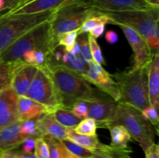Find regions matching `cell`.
Segmentation results:
<instances>
[{"mask_svg": "<svg viewBox=\"0 0 159 158\" xmlns=\"http://www.w3.org/2000/svg\"><path fill=\"white\" fill-rule=\"evenodd\" d=\"M42 67L49 73L54 82L62 108L71 110L76 102L102 98L82 75L67 67L49 63Z\"/></svg>", "mask_w": 159, "mask_h": 158, "instance_id": "1", "label": "cell"}, {"mask_svg": "<svg viewBox=\"0 0 159 158\" xmlns=\"http://www.w3.org/2000/svg\"><path fill=\"white\" fill-rule=\"evenodd\" d=\"M99 12L107 15L112 24L124 25L134 29L146 40L152 55L159 54V7L147 10Z\"/></svg>", "mask_w": 159, "mask_h": 158, "instance_id": "2", "label": "cell"}, {"mask_svg": "<svg viewBox=\"0 0 159 158\" xmlns=\"http://www.w3.org/2000/svg\"><path fill=\"white\" fill-rule=\"evenodd\" d=\"M51 20L31 29L2 51L0 63H11L21 60L25 53L33 50L43 51L46 57L51 54L58 46L51 33Z\"/></svg>", "mask_w": 159, "mask_h": 158, "instance_id": "3", "label": "cell"}, {"mask_svg": "<svg viewBox=\"0 0 159 158\" xmlns=\"http://www.w3.org/2000/svg\"><path fill=\"white\" fill-rule=\"evenodd\" d=\"M114 125L124 126L144 151L155 143V136L157 134L155 127L144 119L139 109L128 104L122 102L117 103L114 117L107 129Z\"/></svg>", "mask_w": 159, "mask_h": 158, "instance_id": "4", "label": "cell"}, {"mask_svg": "<svg viewBox=\"0 0 159 158\" xmlns=\"http://www.w3.org/2000/svg\"><path fill=\"white\" fill-rule=\"evenodd\" d=\"M148 68H131L127 72L113 75L120 93V102H124L142 111L150 105L148 88Z\"/></svg>", "mask_w": 159, "mask_h": 158, "instance_id": "5", "label": "cell"}, {"mask_svg": "<svg viewBox=\"0 0 159 158\" xmlns=\"http://www.w3.org/2000/svg\"><path fill=\"white\" fill-rule=\"evenodd\" d=\"M54 11L20 15L0 14V53L35 26L51 20Z\"/></svg>", "mask_w": 159, "mask_h": 158, "instance_id": "6", "label": "cell"}, {"mask_svg": "<svg viewBox=\"0 0 159 158\" xmlns=\"http://www.w3.org/2000/svg\"><path fill=\"white\" fill-rule=\"evenodd\" d=\"M96 12V10L82 0H69L53 14L51 20L53 37L57 40L59 35L71 31H79L84 22Z\"/></svg>", "mask_w": 159, "mask_h": 158, "instance_id": "7", "label": "cell"}, {"mask_svg": "<svg viewBox=\"0 0 159 158\" xmlns=\"http://www.w3.org/2000/svg\"><path fill=\"white\" fill-rule=\"evenodd\" d=\"M26 97L41 104L53 113L61 107L60 99L49 73L43 67H39L35 77L25 94Z\"/></svg>", "mask_w": 159, "mask_h": 158, "instance_id": "8", "label": "cell"}, {"mask_svg": "<svg viewBox=\"0 0 159 158\" xmlns=\"http://www.w3.org/2000/svg\"><path fill=\"white\" fill-rule=\"evenodd\" d=\"M82 77L89 83L96 85L104 94H108L114 102H120V93L117 83L101 64L92 61L86 73Z\"/></svg>", "mask_w": 159, "mask_h": 158, "instance_id": "9", "label": "cell"}, {"mask_svg": "<svg viewBox=\"0 0 159 158\" xmlns=\"http://www.w3.org/2000/svg\"><path fill=\"white\" fill-rule=\"evenodd\" d=\"M130 43L134 53V65L132 68L148 65L153 57L146 40L134 29L124 25H119Z\"/></svg>", "mask_w": 159, "mask_h": 158, "instance_id": "10", "label": "cell"}, {"mask_svg": "<svg viewBox=\"0 0 159 158\" xmlns=\"http://www.w3.org/2000/svg\"><path fill=\"white\" fill-rule=\"evenodd\" d=\"M10 87L19 96L25 95L35 77L39 67L26 64L23 60L12 62Z\"/></svg>", "mask_w": 159, "mask_h": 158, "instance_id": "11", "label": "cell"}, {"mask_svg": "<svg viewBox=\"0 0 159 158\" xmlns=\"http://www.w3.org/2000/svg\"><path fill=\"white\" fill-rule=\"evenodd\" d=\"M89 6L98 12L147 10L152 9L145 0H82Z\"/></svg>", "mask_w": 159, "mask_h": 158, "instance_id": "12", "label": "cell"}, {"mask_svg": "<svg viewBox=\"0 0 159 158\" xmlns=\"http://www.w3.org/2000/svg\"><path fill=\"white\" fill-rule=\"evenodd\" d=\"M85 102L88 107L87 117L94 119L96 122L97 127L107 129V125L114 117L117 104L105 98Z\"/></svg>", "mask_w": 159, "mask_h": 158, "instance_id": "13", "label": "cell"}, {"mask_svg": "<svg viewBox=\"0 0 159 158\" xmlns=\"http://www.w3.org/2000/svg\"><path fill=\"white\" fill-rule=\"evenodd\" d=\"M18 99L19 95L11 87L0 92V130L19 122Z\"/></svg>", "mask_w": 159, "mask_h": 158, "instance_id": "14", "label": "cell"}, {"mask_svg": "<svg viewBox=\"0 0 159 158\" xmlns=\"http://www.w3.org/2000/svg\"><path fill=\"white\" fill-rule=\"evenodd\" d=\"M45 63L64 65L80 75L86 73L89 67L79 55L70 54L61 46H56L54 50L47 56Z\"/></svg>", "mask_w": 159, "mask_h": 158, "instance_id": "15", "label": "cell"}, {"mask_svg": "<svg viewBox=\"0 0 159 158\" xmlns=\"http://www.w3.org/2000/svg\"><path fill=\"white\" fill-rule=\"evenodd\" d=\"M37 126L41 136H50L57 139L68 137V129L62 126L52 113H45L36 119Z\"/></svg>", "mask_w": 159, "mask_h": 158, "instance_id": "16", "label": "cell"}, {"mask_svg": "<svg viewBox=\"0 0 159 158\" xmlns=\"http://www.w3.org/2000/svg\"><path fill=\"white\" fill-rule=\"evenodd\" d=\"M148 88L150 105L159 108V54H155L148 68Z\"/></svg>", "mask_w": 159, "mask_h": 158, "instance_id": "17", "label": "cell"}, {"mask_svg": "<svg viewBox=\"0 0 159 158\" xmlns=\"http://www.w3.org/2000/svg\"><path fill=\"white\" fill-rule=\"evenodd\" d=\"M45 113H48V112L43 105L24 95L19 96V122H22L24 121L37 119Z\"/></svg>", "mask_w": 159, "mask_h": 158, "instance_id": "18", "label": "cell"}, {"mask_svg": "<svg viewBox=\"0 0 159 158\" xmlns=\"http://www.w3.org/2000/svg\"><path fill=\"white\" fill-rule=\"evenodd\" d=\"M20 127L21 122H17L0 130V152L16 150L20 147L25 139L20 134Z\"/></svg>", "mask_w": 159, "mask_h": 158, "instance_id": "19", "label": "cell"}, {"mask_svg": "<svg viewBox=\"0 0 159 158\" xmlns=\"http://www.w3.org/2000/svg\"><path fill=\"white\" fill-rule=\"evenodd\" d=\"M69 0H34L16 10L2 13V15H20L30 14L46 11H55Z\"/></svg>", "mask_w": 159, "mask_h": 158, "instance_id": "20", "label": "cell"}, {"mask_svg": "<svg viewBox=\"0 0 159 158\" xmlns=\"http://www.w3.org/2000/svg\"><path fill=\"white\" fill-rule=\"evenodd\" d=\"M132 153L130 147L126 149L116 148L100 143L98 148L93 151L92 158H130Z\"/></svg>", "mask_w": 159, "mask_h": 158, "instance_id": "21", "label": "cell"}, {"mask_svg": "<svg viewBox=\"0 0 159 158\" xmlns=\"http://www.w3.org/2000/svg\"><path fill=\"white\" fill-rule=\"evenodd\" d=\"M111 135L110 146L116 148H128V143L131 141V136L122 125H114L109 128Z\"/></svg>", "mask_w": 159, "mask_h": 158, "instance_id": "22", "label": "cell"}, {"mask_svg": "<svg viewBox=\"0 0 159 158\" xmlns=\"http://www.w3.org/2000/svg\"><path fill=\"white\" fill-rule=\"evenodd\" d=\"M68 139H71L78 145L93 151L100 144L97 135L94 136H87V135H81L76 133L73 129H68Z\"/></svg>", "mask_w": 159, "mask_h": 158, "instance_id": "23", "label": "cell"}, {"mask_svg": "<svg viewBox=\"0 0 159 158\" xmlns=\"http://www.w3.org/2000/svg\"><path fill=\"white\" fill-rule=\"evenodd\" d=\"M52 114L54 115L57 122H59L62 126L67 129H74L75 127L82 120V119L75 116L71 110L67 109L62 107L57 108Z\"/></svg>", "mask_w": 159, "mask_h": 158, "instance_id": "24", "label": "cell"}, {"mask_svg": "<svg viewBox=\"0 0 159 158\" xmlns=\"http://www.w3.org/2000/svg\"><path fill=\"white\" fill-rule=\"evenodd\" d=\"M49 148L50 158H68L70 153L66 150L61 139L50 136H42Z\"/></svg>", "mask_w": 159, "mask_h": 158, "instance_id": "25", "label": "cell"}, {"mask_svg": "<svg viewBox=\"0 0 159 158\" xmlns=\"http://www.w3.org/2000/svg\"><path fill=\"white\" fill-rule=\"evenodd\" d=\"M109 23H111L112 24L111 20L107 15H106L105 14L96 11V12L94 15L90 16L89 18H88L84 22V23L82 25L81 28L78 31V33H79V34L88 33L93 28L98 26V25H107L109 24Z\"/></svg>", "mask_w": 159, "mask_h": 158, "instance_id": "26", "label": "cell"}, {"mask_svg": "<svg viewBox=\"0 0 159 158\" xmlns=\"http://www.w3.org/2000/svg\"><path fill=\"white\" fill-rule=\"evenodd\" d=\"M61 140L66 150L73 156L80 158H91L93 156V151L78 145L68 138L61 139Z\"/></svg>", "mask_w": 159, "mask_h": 158, "instance_id": "27", "label": "cell"}, {"mask_svg": "<svg viewBox=\"0 0 159 158\" xmlns=\"http://www.w3.org/2000/svg\"><path fill=\"white\" fill-rule=\"evenodd\" d=\"M77 43L79 46V57L85 62L86 64H89L93 61L92 57L91 51H90L88 33L79 34L77 37Z\"/></svg>", "mask_w": 159, "mask_h": 158, "instance_id": "28", "label": "cell"}, {"mask_svg": "<svg viewBox=\"0 0 159 158\" xmlns=\"http://www.w3.org/2000/svg\"><path fill=\"white\" fill-rule=\"evenodd\" d=\"M97 125L96 122L91 118L83 119L74 129L76 133L81 135H87V136H94L96 135Z\"/></svg>", "mask_w": 159, "mask_h": 158, "instance_id": "29", "label": "cell"}, {"mask_svg": "<svg viewBox=\"0 0 159 158\" xmlns=\"http://www.w3.org/2000/svg\"><path fill=\"white\" fill-rule=\"evenodd\" d=\"M13 64L11 63H0V92L10 87Z\"/></svg>", "mask_w": 159, "mask_h": 158, "instance_id": "30", "label": "cell"}, {"mask_svg": "<svg viewBox=\"0 0 159 158\" xmlns=\"http://www.w3.org/2000/svg\"><path fill=\"white\" fill-rule=\"evenodd\" d=\"M20 134L25 138L33 137L37 139V138L42 137L37 129L36 119L22 122L21 127H20Z\"/></svg>", "mask_w": 159, "mask_h": 158, "instance_id": "31", "label": "cell"}, {"mask_svg": "<svg viewBox=\"0 0 159 158\" xmlns=\"http://www.w3.org/2000/svg\"><path fill=\"white\" fill-rule=\"evenodd\" d=\"M78 36H79L78 30L71 31V32L65 33L61 35H59L57 37V44L58 46L65 47L67 51H69L76 43Z\"/></svg>", "mask_w": 159, "mask_h": 158, "instance_id": "32", "label": "cell"}, {"mask_svg": "<svg viewBox=\"0 0 159 158\" xmlns=\"http://www.w3.org/2000/svg\"><path fill=\"white\" fill-rule=\"evenodd\" d=\"M88 38L89 42L90 51H91L92 57H93V61L99 64L104 65L105 64V59H104L103 55H102L100 46H99V43L96 41V39H95L94 37L90 36L89 33Z\"/></svg>", "mask_w": 159, "mask_h": 158, "instance_id": "33", "label": "cell"}, {"mask_svg": "<svg viewBox=\"0 0 159 158\" xmlns=\"http://www.w3.org/2000/svg\"><path fill=\"white\" fill-rule=\"evenodd\" d=\"M141 112V114L145 119H147L156 130L157 134H158V110L155 109L152 105H148L144 108Z\"/></svg>", "mask_w": 159, "mask_h": 158, "instance_id": "34", "label": "cell"}, {"mask_svg": "<svg viewBox=\"0 0 159 158\" xmlns=\"http://www.w3.org/2000/svg\"><path fill=\"white\" fill-rule=\"evenodd\" d=\"M34 153L37 158H50L49 148L43 137L36 139Z\"/></svg>", "mask_w": 159, "mask_h": 158, "instance_id": "35", "label": "cell"}, {"mask_svg": "<svg viewBox=\"0 0 159 158\" xmlns=\"http://www.w3.org/2000/svg\"><path fill=\"white\" fill-rule=\"evenodd\" d=\"M71 112L75 116L83 119L88 116V107L85 101H79L73 105Z\"/></svg>", "mask_w": 159, "mask_h": 158, "instance_id": "36", "label": "cell"}, {"mask_svg": "<svg viewBox=\"0 0 159 158\" xmlns=\"http://www.w3.org/2000/svg\"><path fill=\"white\" fill-rule=\"evenodd\" d=\"M35 138L33 137L25 138L21 145L19 147L20 149L19 151L24 153V154H32V153H34V148H35Z\"/></svg>", "mask_w": 159, "mask_h": 158, "instance_id": "37", "label": "cell"}, {"mask_svg": "<svg viewBox=\"0 0 159 158\" xmlns=\"http://www.w3.org/2000/svg\"><path fill=\"white\" fill-rule=\"evenodd\" d=\"M0 158H37L34 153L24 154L16 150H5L0 152Z\"/></svg>", "mask_w": 159, "mask_h": 158, "instance_id": "38", "label": "cell"}, {"mask_svg": "<svg viewBox=\"0 0 159 158\" xmlns=\"http://www.w3.org/2000/svg\"><path fill=\"white\" fill-rule=\"evenodd\" d=\"M145 158H159V146L153 143L144 151Z\"/></svg>", "mask_w": 159, "mask_h": 158, "instance_id": "39", "label": "cell"}, {"mask_svg": "<svg viewBox=\"0 0 159 158\" xmlns=\"http://www.w3.org/2000/svg\"><path fill=\"white\" fill-rule=\"evenodd\" d=\"M105 24L98 25V26L93 28L88 33L93 37H94L95 39L99 38V37H100L103 34L104 31H105Z\"/></svg>", "mask_w": 159, "mask_h": 158, "instance_id": "40", "label": "cell"}, {"mask_svg": "<svg viewBox=\"0 0 159 158\" xmlns=\"http://www.w3.org/2000/svg\"><path fill=\"white\" fill-rule=\"evenodd\" d=\"M105 39L110 44H114V43H116L119 40L117 33L113 30H109L106 33Z\"/></svg>", "mask_w": 159, "mask_h": 158, "instance_id": "41", "label": "cell"}, {"mask_svg": "<svg viewBox=\"0 0 159 158\" xmlns=\"http://www.w3.org/2000/svg\"><path fill=\"white\" fill-rule=\"evenodd\" d=\"M20 0H4L5 2V8H4V12H7V11L10 10ZM3 12V13H4Z\"/></svg>", "mask_w": 159, "mask_h": 158, "instance_id": "42", "label": "cell"}, {"mask_svg": "<svg viewBox=\"0 0 159 158\" xmlns=\"http://www.w3.org/2000/svg\"><path fill=\"white\" fill-rule=\"evenodd\" d=\"M33 1H34V0H20V1H19L18 2H17L15 6H14L13 7H12V9H10V10L7 11V12H12V11H14V10H16V9H19V8L22 7V6H25V5L28 4V3L31 2H33Z\"/></svg>", "mask_w": 159, "mask_h": 158, "instance_id": "43", "label": "cell"}, {"mask_svg": "<svg viewBox=\"0 0 159 158\" xmlns=\"http://www.w3.org/2000/svg\"><path fill=\"white\" fill-rule=\"evenodd\" d=\"M68 52L71 54H74V55H78V54H79V43H77V41H76V43H75L73 47L71 48Z\"/></svg>", "mask_w": 159, "mask_h": 158, "instance_id": "44", "label": "cell"}, {"mask_svg": "<svg viewBox=\"0 0 159 158\" xmlns=\"http://www.w3.org/2000/svg\"><path fill=\"white\" fill-rule=\"evenodd\" d=\"M145 1L151 6L159 7V0H145Z\"/></svg>", "mask_w": 159, "mask_h": 158, "instance_id": "45", "label": "cell"}, {"mask_svg": "<svg viewBox=\"0 0 159 158\" xmlns=\"http://www.w3.org/2000/svg\"><path fill=\"white\" fill-rule=\"evenodd\" d=\"M4 8H5L4 0H0V13L4 12Z\"/></svg>", "mask_w": 159, "mask_h": 158, "instance_id": "46", "label": "cell"}, {"mask_svg": "<svg viewBox=\"0 0 159 158\" xmlns=\"http://www.w3.org/2000/svg\"><path fill=\"white\" fill-rule=\"evenodd\" d=\"M68 158H80V157H77V156H73V155H71V153H70L69 156H68ZM91 158H92V157H91Z\"/></svg>", "mask_w": 159, "mask_h": 158, "instance_id": "47", "label": "cell"}]
</instances>
